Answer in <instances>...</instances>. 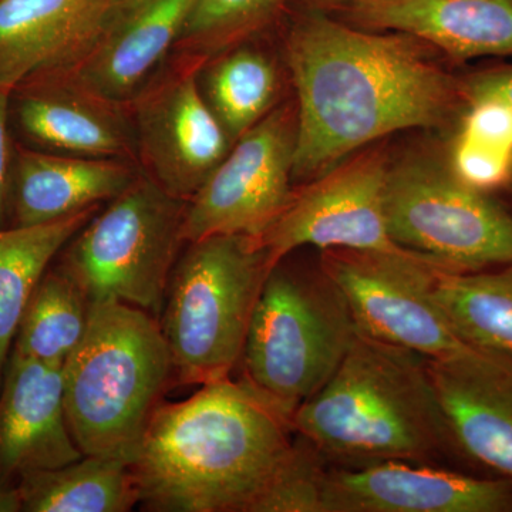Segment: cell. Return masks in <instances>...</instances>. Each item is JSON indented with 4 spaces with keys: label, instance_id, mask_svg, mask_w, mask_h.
Returning a JSON list of instances; mask_svg holds the SVG:
<instances>
[{
    "label": "cell",
    "instance_id": "1",
    "mask_svg": "<svg viewBox=\"0 0 512 512\" xmlns=\"http://www.w3.org/2000/svg\"><path fill=\"white\" fill-rule=\"evenodd\" d=\"M397 32L353 28L313 9L286 37L298 106L293 181L325 174L360 148L463 114L466 83Z\"/></svg>",
    "mask_w": 512,
    "mask_h": 512
},
{
    "label": "cell",
    "instance_id": "2",
    "mask_svg": "<svg viewBox=\"0 0 512 512\" xmlns=\"http://www.w3.org/2000/svg\"><path fill=\"white\" fill-rule=\"evenodd\" d=\"M291 419L244 377L160 404L131 463L140 504L160 512H255L291 454Z\"/></svg>",
    "mask_w": 512,
    "mask_h": 512
},
{
    "label": "cell",
    "instance_id": "3",
    "mask_svg": "<svg viewBox=\"0 0 512 512\" xmlns=\"http://www.w3.org/2000/svg\"><path fill=\"white\" fill-rule=\"evenodd\" d=\"M293 431L332 466L463 460L429 372V359L357 332L328 382L292 414Z\"/></svg>",
    "mask_w": 512,
    "mask_h": 512
},
{
    "label": "cell",
    "instance_id": "4",
    "mask_svg": "<svg viewBox=\"0 0 512 512\" xmlns=\"http://www.w3.org/2000/svg\"><path fill=\"white\" fill-rule=\"evenodd\" d=\"M63 372L67 423L80 451L133 463L174 373L158 319L126 303H92L86 335Z\"/></svg>",
    "mask_w": 512,
    "mask_h": 512
},
{
    "label": "cell",
    "instance_id": "5",
    "mask_svg": "<svg viewBox=\"0 0 512 512\" xmlns=\"http://www.w3.org/2000/svg\"><path fill=\"white\" fill-rule=\"evenodd\" d=\"M271 271L254 237L212 235L188 242L158 319L181 383L204 386L231 376Z\"/></svg>",
    "mask_w": 512,
    "mask_h": 512
},
{
    "label": "cell",
    "instance_id": "6",
    "mask_svg": "<svg viewBox=\"0 0 512 512\" xmlns=\"http://www.w3.org/2000/svg\"><path fill=\"white\" fill-rule=\"evenodd\" d=\"M357 332L320 265L308 274L281 261L256 302L241 357L244 379L292 417L335 373Z\"/></svg>",
    "mask_w": 512,
    "mask_h": 512
},
{
    "label": "cell",
    "instance_id": "7",
    "mask_svg": "<svg viewBox=\"0 0 512 512\" xmlns=\"http://www.w3.org/2000/svg\"><path fill=\"white\" fill-rule=\"evenodd\" d=\"M187 201L138 171L62 249L57 268L92 303L120 302L160 319L168 282L184 244Z\"/></svg>",
    "mask_w": 512,
    "mask_h": 512
},
{
    "label": "cell",
    "instance_id": "8",
    "mask_svg": "<svg viewBox=\"0 0 512 512\" xmlns=\"http://www.w3.org/2000/svg\"><path fill=\"white\" fill-rule=\"evenodd\" d=\"M390 237L441 271L468 274L512 262V214L474 190L448 164L423 156L390 164L386 184Z\"/></svg>",
    "mask_w": 512,
    "mask_h": 512
},
{
    "label": "cell",
    "instance_id": "9",
    "mask_svg": "<svg viewBox=\"0 0 512 512\" xmlns=\"http://www.w3.org/2000/svg\"><path fill=\"white\" fill-rule=\"evenodd\" d=\"M320 268L338 286L363 335L413 350L426 359L451 355L464 343L437 302L439 266L412 251H320Z\"/></svg>",
    "mask_w": 512,
    "mask_h": 512
},
{
    "label": "cell",
    "instance_id": "10",
    "mask_svg": "<svg viewBox=\"0 0 512 512\" xmlns=\"http://www.w3.org/2000/svg\"><path fill=\"white\" fill-rule=\"evenodd\" d=\"M389 167L386 153L376 148L293 188L278 218L254 237L271 268L303 247L403 251L387 227Z\"/></svg>",
    "mask_w": 512,
    "mask_h": 512
},
{
    "label": "cell",
    "instance_id": "11",
    "mask_svg": "<svg viewBox=\"0 0 512 512\" xmlns=\"http://www.w3.org/2000/svg\"><path fill=\"white\" fill-rule=\"evenodd\" d=\"M296 107L269 111L239 137L200 191L187 201L184 241L212 235L259 237L292 194Z\"/></svg>",
    "mask_w": 512,
    "mask_h": 512
},
{
    "label": "cell",
    "instance_id": "12",
    "mask_svg": "<svg viewBox=\"0 0 512 512\" xmlns=\"http://www.w3.org/2000/svg\"><path fill=\"white\" fill-rule=\"evenodd\" d=\"M204 60L192 57L126 104L140 170L183 201L200 191L232 147L198 86Z\"/></svg>",
    "mask_w": 512,
    "mask_h": 512
},
{
    "label": "cell",
    "instance_id": "13",
    "mask_svg": "<svg viewBox=\"0 0 512 512\" xmlns=\"http://www.w3.org/2000/svg\"><path fill=\"white\" fill-rule=\"evenodd\" d=\"M322 512H512V481L409 461L330 464Z\"/></svg>",
    "mask_w": 512,
    "mask_h": 512
},
{
    "label": "cell",
    "instance_id": "14",
    "mask_svg": "<svg viewBox=\"0 0 512 512\" xmlns=\"http://www.w3.org/2000/svg\"><path fill=\"white\" fill-rule=\"evenodd\" d=\"M429 372L461 458L512 481V360L464 346Z\"/></svg>",
    "mask_w": 512,
    "mask_h": 512
},
{
    "label": "cell",
    "instance_id": "15",
    "mask_svg": "<svg viewBox=\"0 0 512 512\" xmlns=\"http://www.w3.org/2000/svg\"><path fill=\"white\" fill-rule=\"evenodd\" d=\"M195 3L113 0L92 49L72 69L57 73L101 99L126 106L178 45Z\"/></svg>",
    "mask_w": 512,
    "mask_h": 512
},
{
    "label": "cell",
    "instance_id": "16",
    "mask_svg": "<svg viewBox=\"0 0 512 512\" xmlns=\"http://www.w3.org/2000/svg\"><path fill=\"white\" fill-rule=\"evenodd\" d=\"M10 104L23 136L47 151L137 164L127 106L101 99L64 74L29 79L13 90Z\"/></svg>",
    "mask_w": 512,
    "mask_h": 512
},
{
    "label": "cell",
    "instance_id": "17",
    "mask_svg": "<svg viewBox=\"0 0 512 512\" xmlns=\"http://www.w3.org/2000/svg\"><path fill=\"white\" fill-rule=\"evenodd\" d=\"M60 363L10 356L0 384V476H25L83 457L64 406Z\"/></svg>",
    "mask_w": 512,
    "mask_h": 512
},
{
    "label": "cell",
    "instance_id": "18",
    "mask_svg": "<svg viewBox=\"0 0 512 512\" xmlns=\"http://www.w3.org/2000/svg\"><path fill=\"white\" fill-rule=\"evenodd\" d=\"M113 0H0V89L66 72L87 55Z\"/></svg>",
    "mask_w": 512,
    "mask_h": 512
},
{
    "label": "cell",
    "instance_id": "19",
    "mask_svg": "<svg viewBox=\"0 0 512 512\" xmlns=\"http://www.w3.org/2000/svg\"><path fill=\"white\" fill-rule=\"evenodd\" d=\"M335 10L359 28L439 47L456 62L512 56V0H352Z\"/></svg>",
    "mask_w": 512,
    "mask_h": 512
},
{
    "label": "cell",
    "instance_id": "20",
    "mask_svg": "<svg viewBox=\"0 0 512 512\" xmlns=\"http://www.w3.org/2000/svg\"><path fill=\"white\" fill-rule=\"evenodd\" d=\"M136 163L121 158L67 156L13 148L9 207L15 225L46 224L100 207L137 177Z\"/></svg>",
    "mask_w": 512,
    "mask_h": 512
},
{
    "label": "cell",
    "instance_id": "21",
    "mask_svg": "<svg viewBox=\"0 0 512 512\" xmlns=\"http://www.w3.org/2000/svg\"><path fill=\"white\" fill-rule=\"evenodd\" d=\"M99 208L46 224L0 228V384L30 296L50 262Z\"/></svg>",
    "mask_w": 512,
    "mask_h": 512
},
{
    "label": "cell",
    "instance_id": "22",
    "mask_svg": "<svg viewBox=\"0 0 512 512\" xmlns=\"http://www.w3.org/2000/svg\"><path fill=\"white\" fill-rule=\"evenodd\" d=\"M22 511L127 512L140 504L130 461L84 456L67 466L20 477Z\"/></svg>",
    "mask_w": 512,
    "mask_h": 512
},
{
    "label": "cell",
    "instance_id": "23",
    "mask_svg": "<svg viewBox=\"0 0 512 512\" xmlns=\"http://www.w3.org/2000/svg\"><path fill=\"white\" fill-rule=\"evenodd\" d=\"M434 293L464 345L512 360V262L468 274L439 271Z\"/></svg>",
    "mask_w": 512,
    "mask_h": 512
},
{
    "label": "cell",
    "instance_id": "24",
    "mask_svg": "<svg viewBox=\"0 0 512 512\" xmlns=\"http://www.w3.org/2000/svg\"><path fill=\"white\" fill-rule=\"evenodd\" d=\"M215 56L201 63L198 86L234 144L272 110L278 73L268 56L251 47L234 46Z\"/></svg>",
    "mask_w": 512,
    "mask_h": 512
},
{
    "label": "cell",
    "instance_id": "25",
    "mask_svg": "<svg viewBox=\"0 0 512 512\" xmlns=\"http://www.w3.org/2000/svg\"><path fill=\"white\" fill-rule=\"evenodd\" d=\"M90 319V302L59 268L46 271L30 296L13 355L64 365L82 343Z\"/></svg>",
    "mask_w": 512,
    "mask_h": 512
},
{
    "label": "cell",
    "instance_id": "26",
    "mask_svg": "<svg viewBox=\"0 0 512 512\" xmlns=\"http://www.w3.org/2000/svg\"><path fill=\"white\" fill-rule=\"evenodd\" d=\"M461 183L491 192L512 180V107L495 97L468 101L448 156Z\"/></svg>",
    "mask_w": 512,
    "mask_h": 512
},
{
    "label": "cell",
    "instance_id": "27",
    "mask_svg": "<svg viewBox=\"0 0 512 512\" xmlns=\"http://www.w3.org/2000/svg\"><path fill=\"white\" fill-rule=\"evenodd\" d=\"M286 0H197L180 42L192 57L210 59L268 25Z\"/></svg>",
    "mask_w": 512,
    "mask_h": 512
},
{
    "label": "cell",
    "instance_id": "28",
    "mask_svg": "<svg viewBox=\"0 0 512 512\" xmlns=\"http://www.w3.org/2000/svg\"><path fill=\"white\" fill-rule=\"evenodd\" d=\"M330 463L295 433L291 454L255 512H322L323 484Z\"/></svg>",
    "mask_w": 512,
    "mask_h": 512
},
{
    "label": "cell",
    "instance_id": "29",
    "mask_svg": "<svg viewBox=\"0 0 512 512\" xmlns=\"http://www.w3.org/2000/svg\"><path fill=\"white\" fill-rule=\"evenodd\" d=\"M10 99L12 93L0 89V228H3L9 208L10 175L15 148L9 136Z\"/></svg>",
    "mask_w": 512,
    "mask_h": 512
},
{
    "label": "cell",
    "instance_id": "30",
    "mask_svg": "<svg viewBox=\"0 0 512 512\" xmlns=\"http://www.w3.org/2000/svg\"><path fill=\"white\" fill-rule=\"evenodd\" d=\"M464 83L468 101L478 97H495L512 107V66L495 67L473 74Z\"/></svg>",
    "mask_w": 512,
    "mask_h": 512
},
{
    "label": "cell",
    "instance_id": "31",
    "mask_svg": "<svg viewBox=\"0 0 512 512\" xmlns=\"http://www.w3.org/2000/svg\"><path fill=\"white\" fill-rule=\"evenodd\" d=\"M22 511V497L18 487L0 483V512Z\"/></svg>",
    "mask_w": 512,
    "mask_h": 512
},
{
    "label": "cell",
    "instance_id": "32",
    "mask_svg": "<svg viewBox=\"0 0 512 512\" xmlns=\"http://www.w3.org/2000/svg\"><path fill=\"white\" fill-rule=\"evenodd\" d=\"M306 2L313 6V9L335 10L346 5V3L352 2V0H306Z\"/></svg>",
    "mask_w": 512,
    "mask_h": 512
},
{
    "label": "cell",
    "instance_id": "33",
    "mask_svg": "<svg viewBox=\"0 0 512 512\" xmlns=\"http://www.w3.org/2000/svg\"><path fill=\"white\" fill-rule=\"evenodd\" d=\"M510 188H511V190H512V180H511Z\"/></svg>",
    "mask_w": 512,
    "mask_h": 512
}]
</instances>
